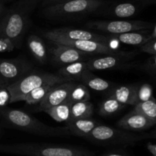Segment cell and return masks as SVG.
Masks as SVG:
<instances>
[{
  "label": "cell",
  "instance_id": "6da1fadb",
  "mask_svg": "<svg viewBox=\"0 0 156 156\" xmlns=\"http://www.w3.org/2000/svg\"><path fill=\"white\" fill-rule=\"evenodd\" d=\"M41 0H18L0 20V35L19 48L28 27L31 13Z\"/></svg>",
  "mask_w": 156,
  "mask_h": 156
},
{
  "label": "cell",
  "instance_id": "7a4b0ae2",
  "mask_svg": "<svg viewBox=\"0 0 156 156\" xmlns=\"http://www.w3.org/2000/svg\"><path fill=\"white\" fill-rule=\"evenodd\" d=\"M1 116L12 127L42 136H67L71 135L67 126L54 127L42 123L22 111L0 108Z\"/></svg>",
  "mask_w": 156,
  "mask_h": 156
},
{
  "label": "cell",
  "instance_id": "3957f363",
  "mask_svg": "<svg viewBox=\"0 0 156 156\" xmlns=\"http://www.w3.org/2000/svg\"><path fill=\"white\" fill-rule=\"evenodd\" d=\"M0 152L25 156H91L89 152L72 146L41 143H17L0 146Z\"/></svg>",
  "mask_w": 156,
  "mask_h": 156
},
{
  "label": "cell",
  "instance_id": "277c9868",
  "mask_svg": "<svg viewBox=\"0 0 156 156\" xmlns=\"http://www.w3.org/2000/svg\"><path fill=\"white\" fill-rule=\"evenodd\" d=\"M72 81L59 75L52 74L45 72L30 73L19 80L6 87L10 93V103L23 101L25 96L30 91L42 85L49 84H60Z\"/></svg>",
  "mask_w": 156,
  "mask_h": 156
},
{
  "label": "cell",
  "instance_id": "5b68a950",
  "mask_svg": "<svg viewBox=\"0 0 156 156\" xmlns=\"http://www.w3.org/2000/svg\"><path fill=\"white\" fill-rule=\"evenodd\" d=\"M106 0H70L44 7V14L51 18H70L82 16L106 5Z\"/></svg>",
  "mask_w": 156,
  "mask_h": 156
},
{
  "label": "cell",
  "instance_id": "8992f818",
  "mask_svg": "<svg viewBox=\"0 0 156 156\" xmlns=\"http://www.w3.org/2000/svg\"><path fill=\"white\" fill-rule=\"evenodd\" d=\"M85 139L101 145H133L145 137L144 135H136L111 126L99 124Z\"/></svg>",
  "mask_w": 156,
  "mask_h": 156
},
{
  "label": "cell",
  "instance_id": "52a82bcc",
  "mask_svg": "<svg viewBox=\"0 0 156 156\" xmlns=\"http://www.w3.org/2000/svg\"><path fill=\"white\" fill-rule=\"evenodd\" d=\"M86 26L110 34L149 30L153 27L152 23L144 21H94L87 23Z\"/></svg>",
  "mask_w": 156,
  "mask_h": 156
},
{
  "label": "cell",
  "instance_id": "ba28073f",
  "mask_svg": "<svg viewBox=\"0 0 156 156\" xmlns=\"http://www.w3.org/2000/svg\"><path fill=\"white\" fill-rule=\"evenodd\" d=\"M44 36L52 43L57 40L67 39L72 40V41L88 40V41H94L109 44L110 40L111 39V37H109L104 36V35L88 31V30L69 28V27H60V28H55L48 30L44 34Z\"/></svg>",
  "mask_w": 156,
  "mask_h": 156
},
{
  "label": "cell",
  "instance_id": "9c48e42d",
  "mask_svg": "<svg viewBox=\"0 0 156 156\" xmlns=\"http://www.w3.org/2000/svg\"><path fill=\"white\" fill-rule=\"evenodd\" d=\"M33 66L24 59H0V76L8 85L32 73Z\"/></svg>",
  "mask_w": 156,
  "mask_h": 156
},
{
  "label": "cell",
  "instance_id": "30bf717a",
  "mask_svg": "<svg viewBox=\"0 0 156 156\" xmlns=\"http://www.w3.org/2000/svg\"><path fill=\"white\" fill-rule=\"evenodd\" d=\"M134 56V52L127 53L120 51L116 54H105L102 55L101 57L91 58L86 61L87 69L91 72L112 69L124 65Z\"/></svg>",
  "mask_w": 156,
  "mask_h": 156
},
{
  "label": "cell",
  "instance_id": "8fae6325",
  "mask_svg": "<svg viewBox=\"0 0 156 156\" xmlns=\"http://www.w3.org/2000/svg\"><path fill=\"white\" fill-rule=\"evenodd\" d=\"M56 44H65L70 46L87 54H116L120 51L113 49L109 44L98 42L94 41L82 40V41H72V40L60 39L54 41Z\"/></svg>",
  "mask_w": 156,
  "mask_h": 156
},
{
  "label": "cell",
  "instance_id": "7c38bea8",
  "mask_svg": "<svg viewBox=\"0 0 156 156\" xmlns=\"http://www.w3.org/2000/svg\"><path fill=\"white\" fill-rule=\"evenodd\" d=\"M76 83L75 81H68L56 85L39 104L40 109L45 111L48 108L66 101L69 94Z\"/></svg>",
  "mask_w": 156,
  "mask_h": 156
},
{
  "label": "cell",
  "instance_id": "4fadbf2b",
  "mask_svg": "<svg viewBox=\"0 0 156 156\" xmlns=\"http://www.w3.org/2000/svg\"><path fill=\"white\" fill-rule=\"evenodd\" d=\"M117 126L124 130L143 131L155 126L156 123L148 119L139 111L133 109L123 116L117 123Z\"/></svg>",
  "mask_w": 156,
  "mask_h": 156
},
{
  "label": "cell",
  "instance_id": "5bb4252c",
  "mask_svg": "<svg viewBox=\"0 0 156 156\" xmlns=\"http://www.w3.org/2000/svg\"><path fill=\"white\" fill-rule=\"evenodd\" d=\"M54 46L50 49V53L54 62L61 65H67L76 61L83 60L88 54L65 44L53 43Z\"/></svg>",
  "mask_w": 156,
  "mask_h": 156
},
{
  "label": "cell",
  "instance_id": "9a60e30c",
  "mask_svg": "<svg viewBox=\"0 0 156 156\" xmlns=\"http://www.w3.org/2000/svg\"><path fill=\"white\" fill-rule=\"evenodd\" d=\"M138 85H114L108 97L114 98L122 105H133L137 104L136 91Z\"/></svg>",
  "mask_w": 156,
  "mask_h": 156
},
{
  "label": "cell",
  "instance_id": "2e32d148",
  "mask_svg": "<svg viewBox=\"0 0 156 156\" xmlns=\"http://www.w3.org/2000/svg\"><path fill=\"white\" fill-rule=\"evenodd\" d=\"M99 125L96 120L90 118L70 120L66 122V126L72 135L85 138L94 127Z\"/></svg>",
  "mask_w": 156,
  "mask_h": 156
},
{
  "label": "cell",
  "instance_id": "e0dca14e",
  "mask_svg": "<svg viewBox=\"0 0 156 156\" xmlns=\"http://www.w3.org/2000/svg\"><path fill=\"white\" fill-rule=\"evenodd\" d=\"M148 30H140V31H131L120 34H111V39L124 44L133 46H142L152 39L151 34L147 31Z\"/></svg>",
  "mask_w": 156,
  "mask_h": 156
},
{
  "label": "cell",
  "instance_id": "ac0fdd59",
  "mask_svg": "<svg viewBox=\"0 0 156 156\" xmlns=\"http://www.w3.org/2000/svg\"><path fill=\"white\" fill-rule=\"evenodd\" d=\"M27 47L33 57L41 64H45L47 60V51L44 41L41 37L31 34L27 40Z\"/></svg>",
  "mask_w": 156,
  "mask_h": 156
},
{
  "label": "cell",
  "instance_id": "d6986e66",
  "mask_svg": "<svg viewBox=\"0 0 156 156\" xmlns=\"http://www.w3.org/2000/svg\"><path fill=\"white\" fill-rule=\"evenodd\" d=\"M80 80H82L84 85H86L88 88L97 91H108V90L111 89L114 86V84L112 82L105 80L98 76H96L89 70H86L82 74Z\"/></svg>",
  "mask_w": 156,
  "mask_h": 156
},
{
  "label": "cell",
  "instance_id": "ffe728a7",
  "mask_svg": "<svg viewBox=\"0 0 156 156\" xmlns=\"http://www.w3.org/2000/svg\"><path fill=\"white\" fill-rule=\"evenodd\" d=\"M86 70H88L86 62L83 60L76 61L64 66L58 71V75L69 79L72 81L80 80L82 74Z\"/></svg>",
  "mask_w": 156,
  "mask_h": 156
},
{
  "label": "cell",
  "instance_id": "44dd1931",
  "mask_svg": "<svg viewBox=\"0 0 156 156\" xmlns=\"http://www.w3.org/2000/svg\"><path fill=\"white\" fill-rule=\"evenodd\" d=\"M93 113L94 107L90 101L76 102L70 106V120L90 118L92 116Z\"/></svg>",
  "mask_w": 156,
  "mask_h": 156
},
{
  "label": "cell",
  "instance_id": "7402d4cb",
  "mask_svg": "<svg viewBox=\"0 0 156 156\" xmlns=\"http://www.w3.org/2000/svg\"><path fill=\"white\" fill-rule=\"evenodd\" d=\"M70 106L71 105L67 102H63L62 104L53 106L48 108L44 112L50 115L53 120L59 122H68L70 120Z\"/></svg>",
  "mask_w": 156,
  "mask_h": 156
},
{
  "label": "cell",
  "instance_id": "603a6c76",
  "mask_svg": "<svg viewBox=\"0 0 156 156\" xmlns=\"http://www.w3.org/2000/svg\"><path fill=\"white\" fill-rule=\"evenodd\" d=\"M58 84H49V85H42L41 87L32 90L24 98L23 101L26 102L28 105H36L40 104L44 98L47 95L49 92Z\"/></svg>",
  "mask_w": 156,
  "mask_h": 156
},
{
  "label": "cell",
  "instance_id": "cb8c5ba5",
  "mask_svg": "<svg viewBox=\"0 0 156 156\" xmlns=\"http://www.w3.org/2000/svg\"><path fill=\"white\" fill-rule=\"evenodd\" d=\"M90 99H91V95L88 87L83 84L76 83L70 91L66 102L71 105L76 102L90 101Z\"/></svg>",
  "mask_w": 156,
  "mask_h": 156
},
{
  "label": "cell",
  "instance_id": "d4e9b609",
  "mask_svg": "<svg viewBox=\"0 0 156 156\" xmlns=\"http://www.w3.org/2000/svg\"><path fill=\"white\" fill-rule=\"evenodd\" d=\"M124 108L125 105H122L114 98L108 97V98L101 102L99 105L98 113L100 115L104 117H108L117 114Z\"/></svg>",
  "mask_w": 156,
  "mask_h": 156
},
{
  "label": "cell",
  "instance_id": "484cf974",
  "mask_svg": "<svg viewBox=\"0 0 156 156\" xmlns=\"http://www.w3.org/2000/svg\"><path fill=\"white\" fill-rule=\"evenodd\" d=\"M138 12V8L135 4L131 2H122L113 6L111 9V15L117 18H129Z\"/></svg>",
  "mask_w": 156,
  "mask_h": 156
},
{
  "label": "cell",
  "instance_id": "4316f807",
  "mask_svg": "<svg viewBox=\"0 0 156 156\" xmlns=\"http://www.w3.org/2000/svg\"><path fill=\"white\" fill-rule=\"evenodd\" d=\"M134 109L139 111L148 119L156 123V100L140 102L134 106Z\"/></svg>",
  "mask_w": 156,
  "mask_h": 156
},
{
  "label": "cell",
  "instance_id": "83f0119b",
  "mask_svg": "<svg viewBox=\"0 0 156 156\" xmlns=\"http://www.w3.org/2000/svg\"><path fill=\"white\" fill-rule=\"evenodd\" d=\"M153 90L152 86L148 83H144L137 87L136 100L137 104L140 102L147 101L149 100H153Z\"/></svg>",
  "mask_w": 156,
  "mask_h": 156
},
{
  "label": "cell",
  "instance_id": "f1b7e54d",
  "mask_svg": "<svg viewBox=\"0 0 156 156\" xmlns=\"http://www.w3.org/2000/svg\"><path fill=\"white\" fill-rule=\"evenodd\" d=\"M142 52L146 53H149L151 55L156 54V38L155 39H151L143 45L140 46Z\"/></svg>",
  "mask_w": 156,
  "mask_h": 156
},
{
  "label": "cell",
  "instance_id": "f546056e",
  "mask_svg": "<svg viewBox=\"0 0 156 156\" xmlns=\"http://www.w3.org/2000/svg\"><path fill=\"white\" fill-rule=\"evenodd\" d=\"M10 93L6 88H0V108L10 104Z\"/></svg>",
  "mask_w": 156,
  "mask_h": 156
},
{
  "label": "cell",
  "instance_id": "4dcf8cb0",
  "mask_svg": "<svg viewBox=\"0 0 156 156\" xmlns=\"http://www.w3.org/2000/svg\"><path fill=\"white\" fill-rule=\"evenodd\" d=\"M144 68L148 73L156 76V54L152 55L147 60L144 66Z\"/></svg>",
  "mask_w": 156,
  "mask_h": 156
},
{
  "label": "cell",
  "instance_id": "1f68e13d",
  "mask_svg": "<svg viewBox=\"0 0 156 156\" xmlns=\"http://www.w3.org/2000/svg\"><path fill=\"white\" fill-rule=\"evenodd\" d=\"M13 49H15L13 44L10 41L0 35V52L11 51Z\"/></svg>",
  "mask_w": 156,
  "mask_h": 156
},
{
  "label": "cell",
  "instance_id": "d6a6232c",
  "mask_svg": "<svg viewBox=\"0 0 156 156\" xmlns=\"http://www.w3.org/2000/svg\"><path fill=\"white\" fill-rule=\"evenodd\" d=\"M67 1H70V0H43L42 6L43 7H46V6L56 4V3L64 2Z\"/></svg>",
  "mask_w": 156,
  "mask_h": 156
},
{
  "label": "cell",
  "instance_id": "836d02e7",
  "mask_svg": "<svg viewBox=\"0 0 156 156\" xmlns=\"http://www.w3.org/2000/svg\"><path fill=\"white\" fill-rule=\"evenodd\" d=\"M147 149L152 155L156 156V145L149 143L147 144Z\"/></svg>",
  "mask_w": 156,
  "mask_h": 156
},
{
  "label": "cell",
  "instance_id": "e575fe53",
  "mask_svg": "<svg viewBox=\"0 0 156 156\" xmlns=\"http://www.w3.org/2000/svg\"><path fill=\"white\" fill-rule=\"evenodd\" d=\"M145 139H148V138H156V128L154 130H152L150 133L149 134H146L144 135Z\"/></svg>",
  "mask_w": 156,
  "mask_h": 156
},
{
  "label": "cell",
  "instance_id": "d590c367",
  "mask_svg": "<svg viewBox=\"0 0 156 156\" xmlns=\"http://www.w3.org/2000/svg\"><path fill=\"white\" fill-rule=\"evenodd\" d=\"M8 83L5 81V79L0 76V88H6L8 86Z\"/></svg>",
  "mask_w": 156,
  "mask_h": 156
},
{
  "label": "cell",
  "instance_id": "8d00e7d4",
  "mask_svg": "<svg viewBox=\"0 0 156 156\" xmlns=\"http://www.w3.org/2000/svg\"><path fill=\"white\" fill-rule=\"evenodd\" d=\"M101 156H126V155H123V154H120V153H108Z\"/></svg>",
  "mask_w": 156,
  "mask_h": 156
},
{
  "label": "cell",
  "instance_id": "74e56055",
  "mask_svg": "<svg viewBox=\"0 0 156 156\" xmlns=\"http://www.w3.org/2000/svg\"><path fill=\"white\" fill-rule=\"evenodd\" d=\"M5 11L4 5H3L2 4H1V3H0V17H1L2 15L3 16V15L5 14Z\"/></svg>",
  "mask_w": 156,
  "mask_h": 156
},
{
  "label": "cell",
  "instance_id": "f35d334b",
  "mask_svg": "<svg viewBox=\"0 0 156 156\" xmlns=\"http://www.w3.org/2000/svg\"><path fill=\"white\" fill-rule=\"evenodd\" d=\"M151 37H152V39H155V38H156V24L155 27H154L153 31L151 33Z\"/></svg>",
  "mask_w": 156,
  "mask_h": 156
},
{
  "label": "cell",
  "instance_id": "ab89813d",
  "mask_svg": "<svg viewBox=\"0 0 156 156\" xmlns=\"http://www.w3.org/2000/svg\"><path fill=\"white\" fill-rule=\"evenodd\" d=\"M146 2L149 4H156V0H146Z\"/></svg>",
  "mask_w": 156,
  "mask_h": 156
},
{
  "label": "cell",
  "instance_id": "60d3db41",
  "mask_svg": "<svg viewBox=\"0 0 156 156\" xmlns=\"http://www.w3.org/2000/svg\"><path fill=\"white\" fill-rule=\"evenodd\" d=\"M0 118H1V113H0Z\"/></svg>",
  "mask_w": 156,
  "mask_h": 156
}]
</instances>
